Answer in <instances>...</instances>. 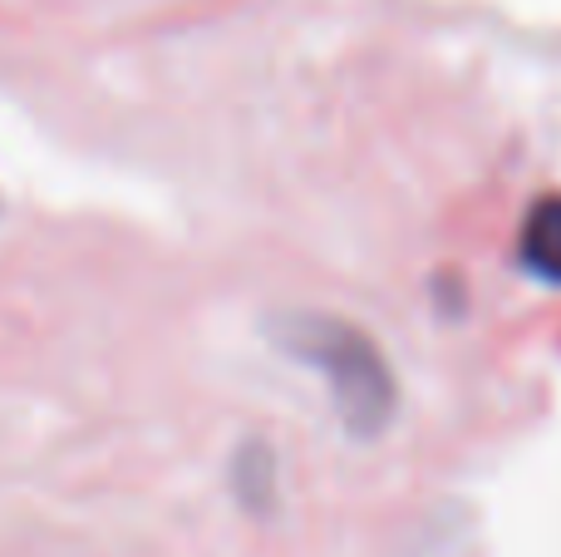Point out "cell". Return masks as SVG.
<instances>
[{"label":"cell","mask_w":561,"mask_h":557,"mask_svg":"<svg viewBox=\"0 0 561 557\" xmlns=\"http://www.w3.org/2000/svg\"><path fill=\"white\" fill-rule=\"evenodd\" d=\"M272 341L325 380L330 405L355 440L385 434L399 410V385L379 345L355 321L325 311H280L272 321Z\"/></svg>","instance_id":"6da1fadb"},{"label":"cell","mask_w":561,"mask_h":557,"mask_svg":"<svg viewBox=\"0 0 561 557\" xmlns=\"http://www.w3.org/2000/svg\"><path fill=\"white\" fill-rule=\"evenodd\" d=\"M517 252H523V266L533 276L561 286V193H547L542 203L527 207Z\"/></svg>","instance_id":"7a4b0ae2"}]
</instances>
